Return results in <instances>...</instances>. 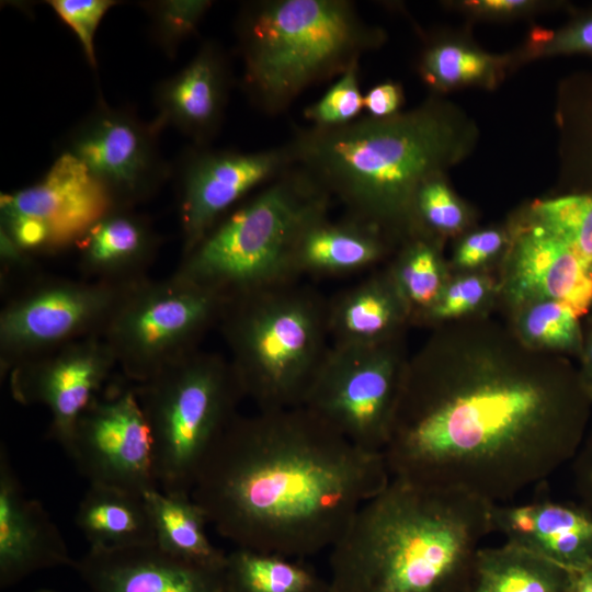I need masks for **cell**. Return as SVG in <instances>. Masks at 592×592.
<instances>
[{
    "mask_svg": "<svg viewBox=\"0 0 592 592\" xmlns=\"http://www.w3.org/2000/svg\"><path fill=\"white\" fill-rule=\"evenodd\" d=\"M580 377H581L583 387L592 402V334L585 348L584 366H583V372L580 375Z\"/></svg>",
    "mask_w": 592,
    "mask_h": 592,
    "instance_id": "cell-46",
    "label": "cell"
},
{
    "mask_svg": "<svg viewBox=\"0 0 592 592\" xmlns=\"http://www.w3.org/2000/svg\"><path fill=\"white\" fill-rule=\"evenodd\" d=\"M494 66L490 56L475 48L449 41H439L424 49L419 62V72L425 83L445 90L490 79Z\"/></svg>",
    "mask_w": 592,
    "mask_h": 592,
    "instance_id": "cell-33",
    "label": "cell"
},
{
    "mask_svg": "<svg viewBox=\"0 0 592 592\" xmlns=\"http://www.w3.org/2000/svg\"><path fill=\"white\" fill-rule=\"evenodd\" d=\"M406 358L402 338L372 346L330 345L303 407L354 445L383 454Z\"/></svg>",
    "mask_w": 592,
    "mask_h": 592,
    "instance_id": "cell-10",
    "label": "cell"
},
{
    "mask_svg": "<svg viewBox=\"0 0 592 592\" xmlns=\"http://www.w3.org/2000/svg\"><path fill=\"white\" fill-rule=\"evenodd\" d=\"M162 128L132 109L99 99L62 138L58 152L76 158L106 193L114 207L134 208L172 178V164L158 143Z\"/></svg>",
    "mask_w": 592,
    "mask_h": 592,
    "instance_id": "cell-12",
    "label": "cell"
},
{
    "mask_svg": "<svg viewBox=\"0 0 592 592\" xmlns=\"http://www.w3.org/2000/svg\"><path fill=\"white\" fill-rule=\"evenodd\" d=\"M33 592H58V591H55V590H52V589H39V590L33 591Z\"/></svg>",
    "mask_w": 592,
    "mask_h": 592,
    "instance_id": "cell-47",
    "label": "cell"
},
{
    "mask_svg": "<svg viewBox=\"0 0 592 592\" xmlns=\"http://www.w3.org/2000/svg\"><path fill=\"white\" fill-rule=\"evenodd\" d=\"M493 533L568 570L592 565V513L580 502L492 505Z\"/></svg>",
    "mask_w": 592,
    "mask_h": 592,
    "instance_id": "cell-21",
    "label": "cell"
},
{
    "mask_svg": "<svg viewBox=\"0 0 592 592\" xmlns=\"http://www.w3.org/2000/svg\"><path fill=\"white\" fill-rule=\"evenodd\" d=\"M241 87L266 115L285 111L306 89L344 73L379 47L384 31L349 0H257L235 20Z\"/></svg>",
    "mask_w": 592,
    "mask_h": 592,
    "instance_id": "cell-5",
    "label": "cell"
},
{
    "mask_svg": "<svg viewBox=\"0 0 592 592\" xmlns=\"http://www.w3.org/2000/svg\"><path fill=\"white\" fill-rule=\"evenodd\" d=\"M293 166L286 145L257 151L187 147L172 166L181 255L234 207Z\"/></svg>",
    "mask_w": 592,
    "mask_h": 592,
    "instance_id": "cell-15",
    "label": "cell"
},
{
    "mask_svg": "<svg viewBox=\"0 0 592 592\" xmlns=\"http://www.w3.org/2000/svg\"><path fill=\"white\" fill-rule=\"evenodd\" d=\"M327 300L297 280L227 299L218 322L244 398L301 407L330 349Z\"/></svg>",
    "mask_w": 592,
    "mask_h": 592,
    "instance_id": "cell-7",
    "label": "cell"
},
{
    "mask_svg": "<svg viewBox=\"0 0 592 592\" xmlns=\"http://www.w3.org/2000/svg\"><path fill=\"white\" fill-rule=\"evenodd\" d=\"M135 386L151 432L159 489L191 494L204 459L244 398L229 360L197 350Z\"/></svg>",
    "mask_w": 592,
    "mask_h": 592,
    "instance_id": "cell-8",
    "label": "cell"
},
{
    "mask_svg": "<svg viewBox=\"0 0 592 592\" xmlns=\"http://www.w3.org/2000/svg\"><path fill=\"white\" fill-rule=\"evenodd\" d=\"M332 200L293 164L227 213L173 273L226 300L294 281L293 249L308 225L329 215Z\"/></svg>",
    "mask_w": 592,
    "mask_h": 592,
    "instance_id": "cell-6",
    "label": "cell"
},
{
    "mask_svg": "<svg viewBox=\"0 0 592 592\" xmlns=\"http://www.w3.org/2000/svg\"><path fill=\"white\" fill-rule=\"evenodd\" d=\"M390 479L382 453L301 406L239 414L191 494L236 547L300 559L330 549Z\"/></svg>",
    "mask_w": 592,
    "mask_h": 592,
    "instance_id": "cell-2",
    "label": "cell"
},
{
    "mask_svg": "<svg viewBox=\"0 0 592 592\" xmlns=\"http://www.w3.org/2000/svg\"><path fill=\"white\" fill-rule=\"evenodd\" d=\"M527 348L548 353H573L583 349L579 317L556 300H536L513 310L510 325Z\"/></svg>",
    "mask_w": 592,
    "mask_h": 592,
    "instance_id": "cell-30",
    "label": "cell"
},
{
    "mask_svg": "<svg viewBox=\"0 0 592 592\" xmlns=\"http://www.w3.org/2000/svg\"><path fill=\"white\" fill-rule=\"evenodd\" d=\"M47 4L77 36L91 68L96 69L94 37L106 12L115 0H49Z\"/></svg>",
    "mask_w": 592,
    "mask_h": 592,
    "instance_id": "cell-38",
    "label": "cell"
},
{
    "mask_svg": "<svg viewBox=\"0 0 592 592\" xmlns=\"http://www.w3.org/2000/svg\"><path fill=\"white\" fill-rule=\"evenodd\" d=\"M403 102L401 86L394 81H384L371 88L363 96L364 109L368 116L387 117L399 113Z\"/></svg>",
    "mask_w": 592,
    "mask_h": 592,
    "instance_id": "cell-42",
    "label": "cell"
},
{
    "mask_svg": "<svg viewBox=\"0 0 592 592\" xmlns=\"http://www.w3.org/2000/svg\"><path fill=\"white\" fill-rule=\"evenodd\" d=\"M111 382L79 418L67 454L90 485L144 496L159 489L151 432L136 386Z\"/></svg>",
    "mask_w": 592,
    "mask_h": 592,
    "instance_id": "cell-13",
    "label": "cell"
},
{
    "mask_svg": "<svg viewBox=\"0 0 592 592\" xmlns=\"http://www.w3.org/2000/svg\"><path fill=\"white\" fill-rule=\"evenodd\" d=\"M161 237L153 225L134 208H112L76 242L83 278L129 285L148 277Z\"/></svg>",
    "mask_w": 592,
    "mask_h": 592,
    "instance_id": "cell-22",
    "label": "cell"
},
{
    "mask_svg": "<svg viewBox=\"0 0 592 592\" xmlns=\"http://www.w3.org/2000/svg\"><path fill=\"white\" fill-rule=\"evenodd\" d=\"M572 571L505 542L479 547L464 592H570Z\"/></svg>",
    "mask_w": 592,
    "mask_h": 592,
    "instance_id": "cell-26",
    "label": "cell"
},
{
    "mask_svg": "<svg viewBox=\"0 0 592 592\" xmlns=\"http://www.w3.org/2000/svg\"><path fill=\"white\" fill-rule=\"evenodd\" d=\"M112 208L111 200L86 168L72 156L58 152L38 181L1 193L0 227L37 257L73 248Z\"/></svg>",
    "mask_w": 592,
    "mask_h": 592,
    "instance_id": "cell-14",
    "label": "cell"
},
{
    "mask_svg": "<svg viewBox=\"0 0 592 592\" xmlns=\"http://www.w3.org/2000/svg\"><path fill=\"white\" fill-rule=\"evenodd\" d=\"M73 569L91 592H228L225 567L181 559L156 543L89 547Z\"/></svg>",
    "mask_w": 592,
    "mask_h": 592,
    "instance_id": "cell-18",
    "label": "cell"
},
{
    "mask_svg": "<svg viewBox=\"0 0 592 592\" xmlns=\"http://www.w3.org/2000/svg\"><path fill=\"white\" fill-rule=\"evenodd\" d=\"M437 241L422 234L411 236L398 246V253L387 267L412 321L434 304L449 280Z\"/></svg>",
    "mask_w": 592,
    "mask_h": 592,
    "instance_id": "cell-29",
    "label": "cell"
},
{
    "mask_svg": "<svg viewBox=\"0 0 592 592\" xmlns=\"http://www.w3.org/2000/svg\"><path fill=\"white\" fill-rule=\"evenodd\" d=\"M499 286L485 272L459 273L449 277L434 304L413 321L437 326L481 314Z\"/></svg>",
    "mask_w": 592,
    "mask_h": 592,
    "instance_id": "cell-35",
    "label": "cell"
},
{
    "mask_svg": "<svg viewBox=\"0 0 592 592\" xmlns=\"http://www.w3.org/2000/svg\"><path fill=\"white\" fill-rule=\"evenodd\" d=\"M567 172L592 192V76L567 84L560 109Z\"/></svg>",
    "mask_w": 592,
    "mask_h": 592,
    "instance_id": "cell-31",
    "label": "cell"
},
{
    "mask_svg": "<svg viewBox=\"0 0 592 592\" xmlns=\"http://www.w3.org/2000/svg\"><path fill=\"white\" fill-rule=\"evenodd\" d=\"M465 5L482 13L509 14L526 10L532 7V2L524 0H483L465 2Z\"/></svg>",
    "mask_w": 592,
    "mask_h": 592,
    "instance_id": "cell-44",
    "label": "cell"
},
{
    "mask_svg": "<svg viewBox=\"0 0 592 592\" xmlns=\"http://www.w3.org/2000/svg\"><path fill=\"white\" fill-rule=\"evenodd\" d=\"M527 216L560 237L592 270V192L537 201Z\"/></svg>",
    "mask_w": 592,
    "mask_h": 592,
    "instance_id": "cell-32",
    "label": "cell"
},
{
    "mask_svg": "<svg viewBox=\"0 0 592 592\" xmlns=\"http://www.w3.org/2000/svg\"><path fill=\"white\" fill-rule=\"evenodd\" d=\"M1 287L8 288L11 281L20 277H41L36 255L22 248L0 227Z\"/></svg>",
    "mask_w": 592,
    "mask_h": 592,
    "instance_id": "cell-41",
    "label": "cell"
},
{
    "mask_svg": "<svg viewBox=\"0 0 592 592\" xmlns=\"http://www.w3.org/2000/svg\"><path fill=\"white\" fill-rule=\"evenodd\" d=\"M413 217L415 235L436 239L460 232L469 218L466 207L442 175L431 178L420 186L414 197Z\"/></svg>",
    "mask_w": 592,
    "mask_h": 592,
    "instance_id": "cell-36",
    "label": "cell"
},
{
    "mask_svg": "<svg viewBox=\"0 0 592 592\" xmlns=\"http://www.w3.org/2000/svg\"><path fill=\"white\" fill-rule=\"evenodd\" d=\"M510 239L496 228L480 229L465 236L457 244L452 264L459 273L480 272L487 264L506 251Z\"/></svg>",
    "mask_w": 592,
    "mask_h": 592,
    "instance_id": "cell-39",
    "label": "cell"
},
{
    "mask_svg": "<svg viewBox=\"0 0 592 592\" xmlns=\"http://www.w3.org/2000/svg\"><path fill=\"white\" fill-rule=\"evenodd\" d=\"M226 299L174 273L130 284L102 338L123 376L141 384L200 350Z\"/></svg>",
    "mask_w": 592,
    "mask_h": 592,
    "instance_id": "cell-9",
    "label": "cell"
},
{
    "mask_svg": "<svg viewBox=\"0 0 592 592\" xmlns=\"http://www.w3.org/2000/svg\"><path fill=\"white\" fill-rule=\"evenodd\" d=\"M225 577L228 592H328V581L299 559L246 548L227 554Z\"/></svg>",
    "mask_w": 592,
    "mask_h": 592,
    "instance_id": "cell-28",
    "label": "cell"
},
{
    "mask_svg": "<svg viewBox=\"0 0 592 592\" xmlns=\"http://www.w3.org/2000/svg\"><path fill=\"white\" fill-rule=\"evenodd\" d=\"M155 532V543L181 559L223 568L227 554L209 539V524L192 494L167 493L160 489L144 496Z\"/></svg>",
    "mask_w": 592,
    "mask_h": 592,
    "instance_id": "cell-27",
    "label": "cell"
},
{
    "mask_svg": "<svg viewBox=\"0 0 592 592\" xmlns=\"http://www.w3.org/2000/svg\"><path fill=\"white\" fill-rule=\"evenodd\" d=\"M115 367L102 335L90 337L15 366L8 375L9 388L16 402L49 410L47 436L67 453L79 418Z\"/></svg>",
    "mask_w": 592,
    "mask_h": 592,
    "instance_id": "cell-16",
    "label": "cell"
},
{
    "mask_svg": "<svg viewBox=\"0 0 592 592\" xmlns=\"http://www.w3.org/2000/svg\"><path fill=\"white\" fill-rule=\"evenodd\" d=\"M492 505L390 479L330 548L328 592H464Z\"/></svg>",
    "mask_w": 592,
    "mask_h": 592,
    "instance_id": "cell-4",
    "label": "cell"
},
{
    "mask_svg": "<svg viewBox=\"0 0 592 592\" xmlns=\"http://www.w3.org/2000/svg\"><path fill=\"white\" fill-rule=\"evenodd\" d=\"M67 544L43 504L29 498L0 447V588L57 567L73 568Z\"/></svg>",
    "mask_w": 592,
    "mask_h": 592,
    "instance_id": "cell-20",
    "label": "cell"
},
{
    "mask_svg": "<svg viewBox=\"0 0 592 592\" xmlns=\"http://www.w3.org/2000/svg\"><path fill=\"white\" fill-rule=\"evenodd\" d=\"M285 145L293 164L337 198L346 217L379 230L397 247L415 235L420 186L442 175L466 144L451 111L429 101L387 117L296 128Z\"/></svg>",
    "mask_w": 592,
    "mask_h": 592,
    "instance_id": "cell-3",
    "label": "cell"
},
{
    "mask_svg": "<svg viewBox=\"0 0 592 592\" xmlns=\"http://www.w3.org/2000/svg\"><path fill=\"white\" fill-rule=\"evenodd\" d=\"M75 521L90 548L113 549L155 543L144 497L124 489L90 485Z\"/></svg>",
    "mask_w": 592,
    "mask_h": 592,
    "instance_id": "cell-25",
    "label": "cell"
},
{
    "mask_svg": "<svg viewBox=\"0 0 592 592\" xmlns=\"http://www.w3.org/2000/svg\"><path fill=\"white\" fill-rule=\"evenodd\" d=\"M379 230L344 216L321 217L300 234L291 258L294 278L303 274L341 275L375 265L395 249Z\"/></svg>",
    "mask_w": 592,
    "mask_h": 592,
    "instance_id": "cell-24",
    "label": "cell"
},
{
    "mask_svg": "<svg viewBox=\"0 0 592 592\" xmlns=\"http://www.w3.org/2000/svg\"><path fill=\"white\" fill-rule=\"evenodd\" d=\"M537 38L536 48L540 54H574L584 53L592 55V14L585 15L572 22L555 34L543 32Z\"/></svg>",
    "mask_w": 592,
    "mask_h": 592,
    "instance_id": "cell-40",
    "label": "cell"
},
{
    "mask_svg": "<svg viewBox=\"0 0 592 592\" xmlns=\"http://www.w3.org/2000/svg\"><path fill=\"white\" fill-rule=\"evenodd\" d=\"M434 327L405 362L391 479L501 504L574 458L592 403L580 375L481 314Z\"/></svg>",
    "mask_w": 592,
    "mask_h": 592,
    "instance_id": "cell-1",
    "label": "cell"
},
{
    "mask_svg": "<svg viewBox=\"0 0 592 592\" xmlns=\"http://www.w3.org/2000/svg\"><path fill=\"white\" fill-rule=\"evenodd\" d=\"M499 291L512 310L556 300L581 317L592 307V270L560 237L526 215L510 238Z\"/></svg>",
    "mask_w": 592,
    "mask_h": 592,
    "instance_id": "cell-17",
    "label": "cell"
},
{
    "mask_svg": "<svg viewBox=\"0 0 592 592\" xmlns=\"http://www.w3.org/2000/svg\"><path fill=\"white\" fill-rule=\"evenodd\" d=\"M139 5L149 18L151 39L169 59H173L181 44L196 33L213 1L150 0L141 1Z\"/></svg>",
    "mask_w": 592,
    "mask_h": 592,
    "instance_id": "cell-34",
    "label": "cell"
},
{
    "mask_svg": "<svg viewBox=\"0 0 592 592\" xmlns=\"http://www.w3.org/2000/svg\"><path fill=\"white\" fill-rule=\"evenodd\" d=\"M358 69L360 61L353 62L317 102L304 110V116L311 125L339 126L358 118L364 109Z\"/></svg>",
    "mask_w": 592,
    "mask_h": 592,
    "instance_id": "cell-37",
    "label": "cell"
},
{
    "mask_svg": "<svg viewBox=\"0 0 592 592\" xmlns=\"http://www.w3.org/2000/svg\"><path fill=\"white\" fill-rule=\"evenodd\" d=\"M572 460L579 502L592 513V433L584 439Z\"/></svg>",
    "mask_w": 592,
    "mask_h": 592,
    "instance_id": "cell-43",
    "label": "cell"
},
{
    "mask_svg": "<svg viewBox=\"0 0 592 592\" xmlns=\"http://www.w3.org/2000/svg\"><path fill=\"white\" fill-rule=\"evenodd\" d=\"M570 592H592V565L572 571Z\"/></svg>",
    "mask_w": 592,
    "mask_h": 592,
    "instance_id": "cell-45",
    "label": "cell"
},
{
    "mask_svg": "<svg viewBox=\"0 0 592 592\" xmlns=\"http://www.w3.org/2000/svg\"><path fill=\"white\" fill-rule=\"evenodd\" d=\"M411 311L388 270L376 272L327 300L331 345L372 346L402 338Z\"/></svg>",
    "mask_w": 592,
    "mask_h": 592,
    "instance_id": "cell-23",
    "label": "cell"
},
{
    "mask_svg": "<svg viewBox=\"0 0 592 592\" xmlns=\"http://www.w3.org/2000/svg\"><path fill=\"white\" fill-rule=\"evenodd\" d=\"M129 285L41 276L11 295L0 311L1 377L24 362L102 335Z\"/></svg>",
    "mask_w": 592,
    "mask_h": 592,
    "instance_id": "cell-11",
    "label": "cell"
},
{
    "mask_svg": "<svg viewBox=\"0 0 592 592\" xmlns=\"http://www.w3.org/2000/svg\"><path fill=\"white\" fill-rule=\"evenodd\" d=\"M232 86V72L224 47L205 39L194 57L153 90L156 123L172 126L192 145L209 146L221 128Z\"/></svg>",
    "mask_w": 592,
    "mask_h": 592,
    "instance_id": "cell-19",
    "label": "cell"
}]
</instances>
